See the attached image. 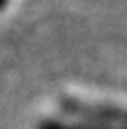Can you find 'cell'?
Wrapping results in <instances>:
<instances>
[{
    "mask_svg": "<svg viewBox=\"0 0 127 129\" xmlns=\"http://www.w3.org/2000/svg\"><path fill=\"white\" fill-rule=\"evenodd\" d=\"M51 129H111V127H51Z\"/></svg>",
    "mask_w": 127,
    "mask_h": 129,
    "instance_id": "cell-1",
    "label": "cell"
},
{
    "mask_svg": "<svg viewBox=\"0 0 127 129\" xmlns=\"http://www.w3.org/2000/svg\"><path fill=\"white\" fill-rule=\"evenodd\" d=\"M4 2H6V0H0V6H4Z\"/></svg>",
    "mask_w": 127,
    "mask_h": 129,
    "instance_id": "cell-2",
    "label": "cell"
}]
</instances>
